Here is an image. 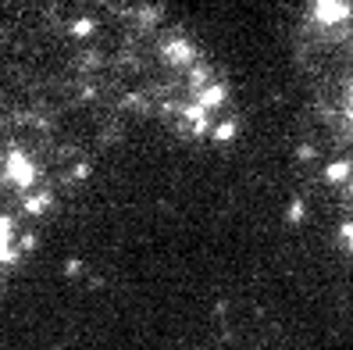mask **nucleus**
Instances as JSON below:
<instances>
[{"mask_svg": "<svg viewBox=\"0 0 353 350\" xmlns=\"http://www.w3.org/2000/svg\"><path fill=\"white\" fill-rule=\"evenodd\" d=\"M314 14H318V22H343V18H350V8L346 4H318Z\"/></svg>", "mask_w": 353, "mask_h": 350, "instance_id": "1", "label": "nucleus"}, {"mask_svg": "<svg viewBox=\"0 0 353 350\" xmlns=\"http://www.w3.org/2000/svg\"><path fill=\"white\" fill-rule=\"evenodd\" d=\"M221 100H225V86H207V90L200 93V100H196V104L207 111V108H218Z\"/></svg>", "mask_w": 353, "mask_h": 350, "instance_id": "2", "label": "nucleus"}, {"mask_svg": "<svg viewBox=\"0 0 353 350\" xmlns=\"http://www.w3.org/2000/svg\"><path fill=\"white\" fill-rule=\"evenodd\" d=\"M350 172H353L350 161H339V164H332L325 175H328V182H343V179H350Z\"/></svg>", "mask_w": 353, "mask_h": 350, "instance_id": "3", "label": "nucleus"}, {"mask_svg": "<svg viewBox=\"0 0 353 350\" xmlns=\"http://www.w3.org/2000/svg\"><path fill=\"white\" fill-rule=\"evenodd\" d=\"M168 57H172V61H190V57H193V50L185 47L182 39H175V43L168 47Z\"/></svg>", "mask_w": 353, "mask_h": 350, "instance_id": "4", "label": "nucleus"}, {"mask_svg": "<svg viewBox=\"0 0 353 350\" xmlns=\"http://www.w3.org/2000/svg\"><path fill=\"white\" fill-rule=\"evenodd\" d=\"M214 136H218V139H232V136H236V121H221V126L214 129Z\"/></svg>", "mask_w": 353, "mask_h": 350, "instance_id": "5", "label": "nucleus"}, {"mask_svg": "<svg viewBox=\"0 0 353 350\" xmlns=\"http://www.w3.org/2000/svg\"><path fill=\"white\" fill-rule=\"evenodd\" d=\"M289 218L300 222V218H303V204H293V208H289Z\"/></svg>", "mask_w": 353, "mask_h": 350, "instance_id": "6", "label": "nucleus"}, {"mask_svg": "<svg viewBox=\"0 0 353 350\" xmlns=\"http://www.w3.org/2000/svg\"><path fill=\"white\" fill-rule=\"evenodd\" d=\"M343 236H346V240H350V246H353V222H346V225H343Z\"/></svg>", "mask_w": 353, "mask_h": 350, "instance_id": "7", "label": "nucleus"}]
</instances>
